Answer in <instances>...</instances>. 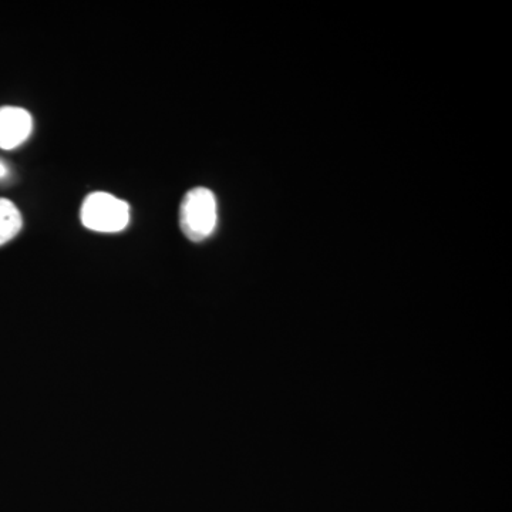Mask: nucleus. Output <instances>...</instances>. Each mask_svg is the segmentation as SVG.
Returning <instances> with one entry per match:
<instances>
[{
  "instance_id": "f03ea898",
  "label": "nucleus",
  "mask_w": 512,
  "mask_h": 512,
  "mask_svg": "<svg viewBox=\"0 0 512 512\" xmlns=\"http://www.w3.org/2000/svg\"><path fill=\"white\" fill-rule=\"evenodd\" d=\"M80 218L87 229L114 234L130 222V205L107 192H93L84 200Z\"/></svg>"
},
{
  "instance_id": "f257e3e1",
  "label": "nucleus",
  "mask_w": 512,
  "mask_h": 512,
  "mask_svg": "<svg viewBox=\"0 0 512 512\" xmlns=\"http://www.w3.org/2000/svg\"><path fill=\"white\" fill-rule=\"evenodd\" d=\"M218 222L217 198L205 187L192 188L185 194L180 207V227L192 242L211 237Z\"/></svg>"
},
{
  "instance_id": "7ed1b4c3",
  "label": "nucleus",
  "mask_w": 512,
  "mask_h": 512,
  "mask_svg": "<svg viewBox=\"0 0 512 512\" xmlns=\"http://www.w3.org/2000/svg\"><path fill=\"white\" fill-rule=\"evenodd\" d=\"M33 121L22 107H0V148L13 150L22 146L32 134Z\"/></svg>"
},
{
  "instance_id": "39448f33",
  "label": "nucleus",
  "mask_w": 512,
  "mask_h": 512,
  "mask_svg": "<svg viewBox=\"0 0 512 512\" xmlns=\"http://www.w3.org/2000/svg\"><path fill=\"white\" fill-rule=\"evenodd\" d=\"M8 174V167H6L5 163H2V161H0V180H3V178L8 177Z\"/></svg>"
},
{
  "instance_id": "20e7f679",
  "label": "nucleus",
  "mask_w": 512,
  "mask_h": 512,
  "mask_svg": "<svg viewBox=\"0 0 512 512\" xmlns=\"http://www.w3.org/2000/svg\"><path fill=\"white\" fill-rule=\"evenodd\" d=\"M22 225L18 207L12 201L0 198V247L18 235Z\"/></svg>"
}]
</instances>
